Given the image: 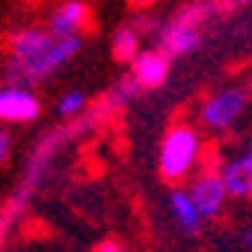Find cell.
Wrapping results in <instances>:
<instances>
[{
	"mask_svg": "<svg viewBox=\"0 0 252 252\" xmlns=\"http://www.w3.org/2000/svg\"><path fill=\"white\" fill-rule=\"evenodd\" d=\"M6 78L15 84H30L51 78L81 51V36H54L48 27H18L9 36Z\"/></svg>",
	"mask_w": 252,
	"mask_h": 252,
	"instance_id": "1",
	"label": "cell"
},
{
	"mask_svg": "<svg viewBox=\"0 0 252 252\" xmlns=\"http://www.w3.org/2000/svg\"><path fill=\"white\" fill-rule=\"evenodd\" d=\"M240 0H192V3L180 6L171 18H165L156 30V48H162L171 60H180V57H189L204 39L201 27L210 21V18H219V15H228Z\"/></svg>",
	"mask_w": 252,
	"mask_h": 252,
	"instance_id": "2",
	"label": "cell"
},
{
	"mask_svg": "<svg viewBox=\"0 0 252 252\" xmlns=\"http://www.w3.org/2000/svg\"><path fill=\"white\" fill-rule=\"evenodd\" d=\"M84 126H93L87 114H84V117H78V120H75V123H69V126H57V129L45 132V138H39V141H36L33 153H30V159H27V168H24V174H21V183L15 186V192H12V195H9V201L3 204V237H9V228H12V222H15V216H21V213H24V207H27L30 195H33L36 189L42 186L45 171H48L51 159L57 156V150L63 147V141H69L75 132H81V129H84Z\"/></svg>",
	"mask_w": 252,
	"mask_h": 252,
	"instance_id": "3",
	"label": "cell"
},
{
	"mask_svg": "<svg viewBox=\"0 0 252 252\" xmlns=\"http://www.w3.org/2000/svg\"><path fill=\"white\" fill-rule=\"evenodd\" d=\"M204 156V138L201 129L189 120H174L159 138V156L156 168L168 186H180L192 177Z\"/></svg>",
	"mask_w": 252,
	"mask_h": 252,
	"instance_id": "4",
	"label": "cell"
},
{
	"mask_svg": "<svg viewBox=\"0 0 252 252\" xmlns=\"http://www.w3.org/2000/svg\"><path fill=\"white\" fill-rule=\"evenodd\" d=\"M249 96L252 93L246 87H240V84H228V87L213 90L210 96L201 102V108H198L201 129H207V132H228V129H234L237 120L246 114Z\"/></svg>",
	"mask_w": 252,
	"mask_h": 252,
	"instance_id": "5",
	"label": "cell"
},
{
	"mask_svg": "<svg viewBox=\"0 0 252 252\" xmlns=\"http://www.w3.org/2000/svg\"><path fill=\"white\" fill-rule=\"evenodd\" d=\"M189 195L195 198L198 210L204 213V219H216L222 216L225 210V201L231 198L228 195V186H225V177L219 168H198L192 177H189Z\"/></svg>",
	"mask_w": 252,
	"mask_h": 252,
	"instance_id": "6",
	"label": "cell"
},
{
	"mask_svg": "<svg viewBox=\"0 0 252 252\" xmlns=\"http://www.w3.org/2000/svg\"><path fill=\"white\" fill-rule=\"evenodd\" d=\"M42 114V99L33 93L30 84L9 81L0 90V117L3 123H33Z\"/></svg>",
	"mask_w": 252,
	"mask_h": 252,
	"instance_id": "7",
	"label": "cell"
},
{
	"mask_svg": "<svg viewBox=\"0 0 252 252\" xmlns=\"http://www.w3.org/2000/svg\"><path fill=\"white\" fill-rule=\"evenodd\" d=\"M144 87H141V81L132 75V72H126L123 78H117L102 96L90 105V111H87V117H90V123L96 126V123H105V120H111L114 114H120L126 105H129L132 99H138V93H141Z\"/></svg>",
	"mask_w": 252,
	"mask_h": 252,
	"instance_id": "8",
	"label": "cell"
},
{
	"mask_svg": "<svg viewBox=\"0 0 252 252\" xmlns=\"http://www.w3.org/2000/svg\"><path fill=\"white\" fill-rule=\"evenodd\" d=\"M129 72L141 81L144 90H156L168 81L171 72V57L162 48H141V54L129 63Z\"/></svg>",
	"mask_w": 252,
	"mask_h": 252,
	"instance_id": "9",
	"label": "cell"
},
{
	"mask_svg": "<svg viewBox=\"0 0 252 252\" xmlns=\"http://www.w3.org/2000/svg\"><path fill=\"white\" fill-rule=\"evenodd\" d=\"M90 24V6L84 0H63L48 15V30L54 36H81Z\"/></svg>",
	"mask_w": 252,
	"mask_h": 252,
	"instance_id": "10",
	"label": "cell"
},
{
	"mask_svg": "<svg viewBox=\"0 0 252 252\" xmlns=\"http://www.w3.org/2000/svg\"><path fill=\"white\" fill-rule=\"evenodd\" d=\"M168 210H171V219H174V225L183 231V234H198L204 228V213L198 210L195 198L189 195V189L183 186H174L171 189V195H168Z\"/></svg>",
	"mask_w": 252,
	"mask_h": 252,
	"instance_id": "11",
	"label": "cell"
},
{
	"mask_svg": "<svg viewBox=\"0 0 252 252\" xmlns=\"http://www.w3.org/2000/svg\"><path fill=\"white\" fill-rule=\"evenodd\" d=\"M219 171H222V177H225V186H228L231 198H240V201L252 198V153L249 150L231 156Z\"/></svg>",
	"mask_w": 252,
	"mask_h": 252,
	"instance_id": "12",
	"label": "cell"
},
{
	"mask_svg": "<svg viewBox=\"0 0 252 252\" xmlns=\"http://www.w3.org/2000/svg\"><path fill=\"white\" fill-rule=\"evenodd\" d=\"M141 54V30L135 24H123L114 30V36H111V57L117 63H129Z\"/></svg>",
	"mask_w": 252,
	"mask_h": 252,
	"instance_id": "13",
	"label": "cell"
},
{
	"mask_svg": "<svg viewBox=\"0 0 252 252\" xmlns=\"http://www.w3.org/2000/svg\"><path fill=\"white\" fill-rule=\"evenodd\" d=\"M87 105H90V96H87L81 87H72V90H66L57 99V117H63V120H78V117L87 114Z\"/></svg>",
	"mask_w": 252,
	"mask_h": 252,
	"instance_id": "14",
	"label": "cell"
},
{
	"mask_svg": "<svg viewBox=\"0 0 252 252\" xmlns=\"http://www.w3.org/2000/svg\"><path fill=\"white\" fill-rule=\"evenodd\" d=\"M93 252H123V246H120V240L105 237V240H99L96 246H93Z\"/></svg>",
	"mask_w": 252,
	"mask_h": 252,
	"instance_id": "15",
	"label": "cell"
},
{
	"mask_svg": "<svg viewBox=\"0 0 252 252\" xmlns=\"http://www.w3.org/2000/svg\"><path fill=\"white\" fill-rule=\"evenodd\" d=\"M9 153H12V138H9V132L3 129V132H0V162H6Z\"/></svg>",
	"mask_w": 252,
	"mask_h": 252,
	"instance_id": "16",
	"label": "cell"
},
{
	"mask_svg": "<svg viewBox=\"0 0 252 252\" xmlns=\"http://www.w3.org/2000/svg\"><path fill=\"white\" fill-rule=\"evenodd\" d=\"M129 3H135V6H141V9H147V6H153L156 0H129Z\"/></svg>",
	"mask_w": 252,
	"mask_h": 252,
	"instance_id": "17",
	"label": "cell"
},
{
	"mask_svg": "<svg viewBox=\"0 0 252 252\" xmlns=\"http://www.w3.org/2000/svg\"><path fill=\"white\" fill-rule=\"evenodd\" d=\"M246 246H249V249H252V228H249V231H246Z\"/></svg>",
	"mask_w": 252,
	"mask_h": 252,
	"instance_id": "18",
	"label": "cell"
},
{
	"mask_svg": "<svg viewBox=\"0 0 252 252\" xmlns=\"http://www.w3.org/2000/svg\"><path fill=\"white\" fill-rule=\"evenodd\" d=\"M246 90L252 93V72H249V78H246Z\"/></svg>",
	"mask_w": 252,
	"mask_h": 252,
	"instance_id": "19",
	"label": "cell"
},
{
	"mask_svg": "<svg viewBox=\"0 0 252 252\" xmlns=\"http://www.w3.org/2000/svg\"><path fill=\"white\" fill-rule=\"evenodd\" d=\"M246 150L252 153V132H249V141H246Z\"/></svg>",
	"mask_w": 252,
	"mask_h": 252,
	"instance_id": "20",
	"label": "cell"
},
{
	"mask_svg": "<svg viewBox=\"0 0 252 252\" xmlns=\"http://www.w3.org/2000/svg\"><path fill=\"white\" fill-rule=\"evenodd\" d=\"M240 3H252V0H240Z\"/></svg>",
	"mask_w": 252,
	"mask_h": 252,
	"instance_id": "21",
	"label": "cell"
}]
</instances>
